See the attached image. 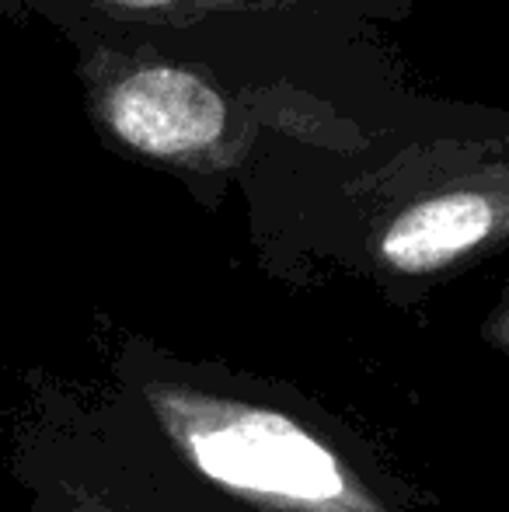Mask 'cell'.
<instances>
[{
  "mask_svg": "<svg viewBox=\"0 0 509 512\" xmlns=\"http://www.w3.org/2000/svg\"><path fill=\"white\" fill-rule=\"evenodd\" d=\"M67 39L77 49L84 112L112 154L168 171L199 196L220 192L252 161L269 105L234 91L210 63L133 35Z\"/></svg>",
  "mask_w": 509,
  "mask_h": 512,
  "instance_id": "cell-1",
  "label": "cell"
},
{
  "mask_svg": "<svg viewBox=\"0 0 509 512\" xmlns=\"http://www.w3.org/2000/svg\"><path fill=\"white\" fill-rule=\"evenodd\" d=\"M147 405L185 464L269 512H387L335 446L276 408L150 380Z\"/></svg>",
  "mask_w": 509,
  "mask_h": 512,
  "instance_id": "cell-2",
  "label": "cell"
},
{
  "mask_svg": "<svg viewBox=\"0 0 509 512\" xmlns=\"http://www.w3.org/2000/svg\"><path fill=\"white\" fill-rule=\"evenodd\" d=\"M447 161L381 220L370 251L391 276L426 279L499 248L509 230L506 140H450Z\"/></svg>",
  "mask_w": 509,
  "mask_h": 512,
  "instance_id": "cell-3",
  "label": "cell"
},
{
  "mask_svg": "<svg viewBox=\"0 0 509 512\" xmlns=\"http://www.w3.org/2000/svg\"><path fill=\"white\" fill-rule=\"evenodd\" d=\"M0 11L18 18L35 14L70 32H109L157 39L175 32H199L203 25H279V28H335L349 35L381 21H401L412 0H0Z\"/></svg>",
  "mask_w": 509,
  "mask_h": 512,
  "instance_id": "cell-4",
  "label": "cell"
}]
</instances>
